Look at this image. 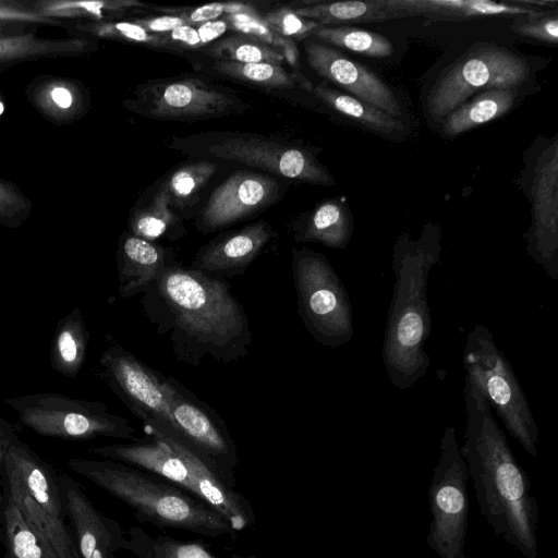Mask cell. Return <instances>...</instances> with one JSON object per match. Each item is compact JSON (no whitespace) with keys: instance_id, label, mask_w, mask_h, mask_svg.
Listing matches in <instances>:
<instances>
[{"instance_id":"1","label":"cell","mask_w":558,"mask_h":558,"mask_svg":"<svg viewBox=\"0 0 558 558\" xmlns=\"http://www.w3.org/2000/svg\"><path fill=\"white\" fill-rule=\"evenodd\" d=\"M143 293L144 312L167 336L178 361L229 364L248 354V317L226 279L173 262Z\"/></svg>"},{"instance_id":"2","label":"cell","mask_w":558,"mask_h":558,"mask_svg":"<svg viewBox=\"0 0 558 558\" xmlns=\"http://www.w3.org/2000/svg\"><path fill=\"white\" fill-rule=\"evenodd\" d=\"M463 397L465 432L459 451L473 481L481 514L496 536L526 558H536L538 511L529 477L488 402L468 377Z\"/></svg>"},{"instance_id":"3","label":"cell","mask_w":558,"mask_h":558,"mask_svg":"<svg viewBox=\"0 0 558 558\" xmlns=\"http://www.w3.org/2000/svg\"><path fill=\"white\" fill-rule=\"evenodd\" d=\"M439 256V239L434 232L424 231L417 241L404 234L395 245V286L381 354L388 379L398 389L412 387L430 364L424 348L432 328L427 286Z\"/></svg>"},{"instance_id":"4","label":"cell","mask_w":558,"mask_h":558,"mask_svg":"<svg viewBox=\"0 0 558 558\" xmlns=\"http://www.w3.org/2000/svg\"><path fill=\"white\" fill-rule=\"evenodd\" d=\"M68 465L129 506L138 523L211 538L236 533L209 505L145 470L110 459L71 458Z\"/></svg>"},{"instance_id":"5","label":"cell","mask_w":558,"mask_h":558,"mask_svg":"<svg viewBox=\"0 0 558 558\" xmlns=\"http://www.w3.org/2000/svg\"><path fill=\"white\" fill-rule=\"evenodd\" d=\"M149 439L89 448L102 459L120 461L174 484L219 512L239 533L252 527L256 514L250 501L228 487L196 456L179 444L157 434Z\"/></svg>"},{"instance_id":"6","label":"cell","mask_w":558,"mask_h":558,"mask_svg":"<svg viewBox=\"0 0 558 558\" xmlns=\"http://www.w3.org/2000/svg\"><path fill=\"white\" fill-rule=\"evenodd\" d=\"M1 470L7 481L8 499L44 542L51 557L80 558L65 524L68 512L59 476L50 465L17 440L7 450Z\"/></svg>"},{"instance_id":"7","label":"cell","mask_w":558,"mask_h":558,"mask_svg":"<svg viewBox=\"0 0 558 558\" xmlns=\"http://www.w3.org/2000/svg\"><path fill=\"white\" fill-rule=\"evenodd\" d=\"M466 376L482 392L507 432L532 457H537L538 427L506 355L492 331L476 324L468 333L462 355Z\"/></svg>"},{"instance_id":"8","label":"cell","mask_w":558,"mask_h":558,"mask_svg":"<svg viewBox=\"0 0 558 558\" xmlns=\"http://www.w3.org/2000/svg\"><path fill=\"white\" fill-rule=\"evenodd\" d=\"M3 403L16 413L22 425L41 436L68 440L106 437L130 442L143 439L129 420L99 401L38 392L5 397Z\"/></svg>"},{"instance_id":"9","label":"cell","mask_w":558,"mask_h":558,"mask_svg":"<svg viewBox=\"0 0 558 558\" xmlns=\"http://www.w3.org/2000/svg\"><path fill=\"white\" fill-rule=\"evenodd\" d=\"M291 265L298 314L308 333L325 347L348 343L354 333L351 300L326 256L293 248Z\"/></svg>"},{"instance_id":"10","label":"cell","mask_w":558,"mask_h":558,"mask_svg":"<svg viewBox=\"0 0 558 558\" xmlns=\"http://www.w3.org/2000/svg\"><path fill=\"white\" fill-rule=\"evenodd\" d=\"M173 143L177 149L191 155L238 161L313 184L335 183L328 170L308 150L263 135L211 131Z\"/></svg>"},{"instance_id":"11","label":"cell","mask_w":558,"mask_h":558,"mask_svg":"<svg viewBox=\"0 0 558 558\" xmlns=\"http://www.w3.org/2000/svg\"><path fill=\"white\" fill-rule=\"evenodd\" d=\"M468 466L459 451L453 426H447L439 446V458L428 488L432 513L426 543L438 558H466L469 519Z\"/></svg>"},{"instance_id":"12","label":"cell","mask_w":558,"mask_h":558,"mask_svg":"<svg viewBox=\"0 0 558 558\" xmlns=\"http://www.w3.org/2000/svg\"><path fill=\"white\" fill-rule=\"evenodd\" d=\"M99 364L104 381L143 422L146 434L180 441L169 407L168 376L149 367L111 339L104 347Z\"/></svg>"},{"instance_id":"13","label":"cell","mask_w":558,"mask_h":558,"mask_svg":"<svg viewBox=\"0 0 558 558\" xmlns=\"http://www.w3.org/2000/svg\"><path fill=\"white\" fill-rule=\"evenodd\" d=\"M529 74L526 60L508 48L493 44L475 46L452 63L434 85L428 112L441 122L475 92L518 88Z\"/></svg>"},{"instance_id":"14","label":"cell","mask_w":558,"mask_h":558,"mask_svg":"<svg viewBox=\"0 0 558 558\" xmlns=\"http://www.w3.org/2000/svg\"><path fill=\"white\" fill-rule=\"evenodd\" d=\"M123 105L147 118L172 121L208 120L247 109L231 89L192 75L148 81Z\"/></svg>"},{"instance_id":"15","label":"cell","mask_w":558,"mask_h":558,"mask_svg":"<svg viewBox=\"0 0 558 558\" xmlns=\"http://www.w3.org/2000/svg\"><path fill=\"white\" fill-rule=\"evenodd\" d=\"M169 407L180 435L177 444L196 456L228 487L235 489L240 459L222 418L172 377H169Z\"/></svg>"},{"instance_id":"16","label":"cell","mask_w":558,"mask_h":558,"mask_svg":"<svg viewBox=\"0 0 558 558\" xmlns=\"http://www.w3.org/2000/svg\"><path fill=\"white\" fill-rule=\"evenodd\" d=\"M539 158L531 182L532 225L526 253L554 281L558 279L557 142Z\"/></svg>"},{"instance_id":"17","label":"cell","mask_w":558,"mask_h":558,"mask_svg":"<svg viewBox=\"0 0 558 558\" xmlns=\"http://www.w3.org/2000/svg\"><path fill=\"white\" fill-rule=\"evenodd\" d=\"M279 193L280 184L270 175L235 172L210 194L201 211L198 228L208 233L233 225L269 206Z\"/></svg>"},{"instance_id":"18","label":"cell","mask_w":558,"mask_h":558,"mask_svg":"<svg viewBox=\"0 0 558 558\" xmlns=\"http://www.w3.org/2000/svg\"><path fill=\"white\" fill-rule=\"evenodd\" d=\"M303 47L308 65L319 76L393 118L401 114L393 92L368 68L312 37L303 39Z\"/></svg>"},{"instance_id":"19","label":"cell","mask_w":558,"mask_h":558,"mask_svg":"<svg viewBox=\"0 0 558 558\" xmlns=\"http://www.w3.org/2000/svg\"><path fill=\"white\" fill-rule=\"evenodd\" d=\"M59 484L71 519L80 558H116L129 541L119 523L99 512L83 489L65 475Z\"/></svg>"},{"instance_id":"20","label":"cell","mask_w":558,"mask_h":558,"mask_svg":"<svg viewBox=\"0 0 558 558\" xmlns=\"http://www.w3.org/2000/svg\"><path fill=\"white\" fill-rule=\"evenodd\" d=\"M275 236L268 222L250 223L204 245L189 268L220 279L240 276Z\"/></svg>"},{"instance_id":"21","label":"cell","mask_w":558,"mask_h":558,"mask_svg":"<svg viewBox=\"0 0 558 558\" xmlns=\"http://www.w3.org/2000/svg\"><path fill=\"white\" fill-rule=\"evenodd\" d=\"M25 99L47 122L63 126L83 119L92 108V96L80 80L43 74L33 77L25 87Z\"/></svg>"},{"instance_id":"22","label":"cell","mask_w":558,"mask_h":558,"mask_svg":"<svg viewBox=\"0 0 558 558\" xmlns=\"http://www.w3.org/2000/svg\"><path fill=\"white\" fill-rule=\"evenodd\" d=\"M173 262L174 257L166 247L124 232L117 251L120 295L130 298L143 293Z\"/></svg>"},{"instance_id":"23","label":"cell","mask_w":558,"mask_h":558,"mask_svg":"<svg viewBox=\"0 0 558 558\" xmlns=\"http://www.w3.org/2000/svg\"><path fill=\"white\" fill-rule=\"evenodd\" d=\"M393 19L424 15L433 21H459L487 15H525L539 10L536 7L485 0H385Z\"/></svg>"},{"instance_id":"24","label":"cell","mask_w":558,"mask_h":558,"mask_svg":"<svg viewBox=\"0 0 558 558\" xmlns=\"http://www.w3.org/2000/svg\"><path fill=\"white\" fill-rule=\"evenodd\" d=\"M99 41L85 37L48 38L38 34L0 37V75L14 65L94 53Z\"/></svg>"},{"instance_id":"25","label":"cell","mask_w":558,"mask_h":558,"mask_svg":"<svg viewBox=\"0 0 558 558\" xmlns=\"http://www.w3.org/2000/svg\"><path fill=\"white\" fill-rule=\"evenodd\" d=\"M295 242H315L330 248H344L352 235L353 225L347 206L337 199L320 203L293 228Z\"/></svg>"},{"instance_id":"26","label":"cell","mask_w":558,"mask_h":558,"mask_svg":"<svg viewBox=\"0 0 558 558\" xmlns=\"http://www.w3.org/2000/svg\"><path fill=\"white\" fill-rule=\"evenodd\" d=\"M89 331L78 307L61 318L50 345V366L66 378L74 379L87 355Z\"/></svg>"},{"instance_id":"27","label":"cell","mask_w":558,"mask_h":558,"mask_svg":"<svg viewBox=\"0 0 558 558\" xmlns=\"http://www.w3.org/2000/svg\"><path fill=\"white\" fill-rule=\"evenodd\" d=\"M518 96V88H493L464 102L442 119L444 134L454 137L507 113Z\"/></svg>"},{"instance_id":"28","label":"cell","mask_w":558,"mask_h":558,"mask_svg":"<svg viewBox=\"0 0 558 558\" xmlns=\"http://www.w3.org/2000/svg\"><path fill=\"white\" fill-rule=\"evenodd\" d=\"M131 558H222L214 555L203 544L183 542L166 534L151 535L140 524L126 532ZM229 558H257L256 555H233Z\"/></svg>"},{"instance_id":"29","label":"cell","mask_w":558,"mask_h":558,"mask_svg":"<svg viewBox=\"0 0 558 558\" xmlns=\"http://www.w3.org/2000/svg\"><path fill=\"white\" fill-rule=\"evenodd\" d=\"M40 14L64 22H106L122 15L125 10L143 7L134 0H28Z\"/></svg>"},{"instance_id":"30","label":"cell","mask_w":558,"mask_h":558,"mask_svg":"<svg viewBox=\"0 0 558 558\" xmlns=\"http://www.w3.org/2000/svg\"><path fill=\"white\" fill-rule=\"evenodd\" d=\"M294 13L303 19L315 21L324 26L341 23L378 22L393 19L385 0L345 2H303L294 8Z\"/></svg>"},{"instance_id":"31","label":"cell","mask_w":558,"mask_h":558,"mask_svg":"<svg viewBox=\"0 0 558 558\" xmlns=\"http://www.w3.org/2000/svg\"><path fill=\"white\" fill-rule=\"evenodd\" d=\"M311 92L329 108L372 131L392 134L404 130L400 120L351 95L332 89L325 83L312 87Z\"/></svg>"},{"instance_id":"32","label":"cell","mask_w":558,"mask_h":558,"mask_svg":"<svg viewBox=\"0 0 558 558\" xmlns=\"http://www.w3.org/2000/svg\"><path fill=\"white\" fill-rule=\"evenodd\" d=\"M310 36L373 58H387L393 52L392 44L384 35L349 25H320Z\"/></svg>"},{"instance_id":"33","label":"cell","mask_w":558,"mask_h":558,"mask_svg":"<svg viewBox=\"0 0 558 558\" xmlns=\"http://www.w3.org/2000/svg\"><path fill=\"white\" fill-rule=\"evenodd\" d=\"M63 29L71 37H85L96 40L102 38L158 48L169 47L161 35L148 33L136 23L128 21L66 22Z\"/></svg>"},{"instance_id":"34","label":"cell","mask_w":558,"mask_h":558,"mask_svg":"<svg viewBox=\"0 0 558 558\" xmlns=\"http://www.w3.org/2000/svg\"><path fill=\"white\" fill-rule=\"evenodd\" d=\"M171 203L170 193L163 183L147 205L133 210L129 220V232L150 242L166 236L178 222Z\"/></svg>"},{"instance_id":"35","label":"cell","mask_w":558,"mask_h":558,"mask_svg":"<svg viewBox=\"0 0 558 558\" xmlns=\"http://www.w3.org/2000/svg\"><path fill=\"white\" fill-rule=\"evenodd\" d=\"M199 50L215 60L240 63L265 62L282 65L286 61L283 54L270 46L240 34L227 36Z\"/></svg>"},{"instance_id":"36","label":"cell","mask_w":558,"mask_h":558,"mask_svg":"<svg viewBox=\"0 0 558 558\" xmlns=\"http://www.w3.org/2000/svg\"><path fill=\"white\" fill-rule=\"evenodd\" d=\"M213 70L223 76L266 88H293L295 80L283 65L215 60Z\"/></svg>"},{"instance_id":"37","label":"cell","mask_w":558,"mask_h":558,"mask_svg":"<svg viewBox=\"0 0 558 558\" xmlns=\"http://www.w3.org/2000/svg\"><path fill=\"white\" fill-rule=\"evenodd\" d=\"M65 23L40 14L28 0H0V37L36 34L45 26L63 28Z\"/></svg>"},{"instance_id":"38","label":"cell","mask_w":558,"mask_h":558,"mask_svg":"<svg viewBox=\"0 0 558 558\" xmlns=\"http://www.w3.org/2000/svg\"><path fill=\"white\" fill-rule=\"evenodd\" d=\"M3 522L11 558H52L44 542L9 499L3 509Z\"/></svg>"},{"instance_id":"39","label":"cell","mask_w":558,"mask_h":558,"mask_svg":"<svg viewBox=\"0 0 558 558\" xmlns=\"http://www.w3.org/2000/svg\"><path fill=\"white\" fill-rule=\"evenodd\" d=\"M217 170L210 161H196L178 168L166 183L171 202L185 207L195 202L198 192L206 185Z\"/></svg>"},{"instance_id":"40","label":"cell","mask_w":558,"mask_h":558,"mask_svg":"<svg viewBox=\"0 0 558 558\" xmlns=\"http://www.w3.org/2000/svg\"><path fill=\"white\" fill-rule=\"evenodd\" d=\"M230 27L243 35L257 39L274 49L284 51V59L292 65L298 63V49L291 39L284 38L270 29L254 11L248 13L231 14L226 19Z\"/></svg>"},{"instance_id":"41","label":"cell","mask_w":558,"mask_h":558,"mask_svg":"<svg viewBox=\"0 0 558 558\" xmlns=\"http://www.w3.org/2000/svg\"><path fill=\"white\" fill-rule=\"evenodd\" d=\"M33 210L32 199L12 181L0 178V227L16 229Z\"/></svg>"},{"instance_id":"42","label":"cell","mask_w":558,"mask_h":558,"mask_svg":"<svg viewBox=\"0 0 558 558\" xmlns=\"http://www.w3.org/2000/svg\"><path fill=\"white\" fill-rule=\"evenodd\" d=\"M511 29L518 35L555 45L558 43L557 10L518 15L511 24Z\"/></svg>"},{"instance_id":"43","label":"cell","mask_w":558,"mask_h":558,"mask_svg":"<svg viewBox=\"0 0 558 558\" xmlns=\"http://www.w3.org/2000/svg\"><path fill=\"white\" fill-rule=\"evenodd\" d=\"M262 20L270 29L288 39H305L320 26L319 23L303 19L296 15L293 9L286 7L268 12Z\"/></svg>"},{"instance_id":"44","label":"cell","mask_w":558,"mask_h":558,"mask_svg":"<svg viewBox=\"0 0 558 558\" xmlns=\"http://www.w3.org/2000/svg\"><path fill=\"white\" fill-rule=\"evenodd\" d=\"M163 12L168 14L172 13L173 15H178L183 19L187 25H198L205 22L215 21L223 13L228 14H239V13H248L254 11L252 8L243 4V3H208L201 7H196L192 10L183 9V10H173V9H162Z\"/></svg>"},{"instance_id":"45","label":"cell","mask_w":558,"mask_h":558,"mask_svg":"<svg viewBox=\"0 0 558 558\" xmlns=\"http://www.w3.org/2000/svg\"><path fill=\"white\" fill-rule=\"evenodd\" d=\"M148 33L161 35L177 27L187 25V23L178 15L166 14L155 17L135 19L133 21Z\"/></svg>"},{"instance_id":"46","label":"cell","mask_w":558,"mask_h":558,"mask_svg":"<svg viewBox=\"0 0 558 558\" xmlns=\"http://www.w3.org/2000/svg\"><path fill=\"white\" fill-rule=\"evenodd\" d=\"M163 39L170 45L175 44L187 49L199 50L203 47L199 35L194 25H183L168 33L161 34Z\"/></svg>"},{"instance_id":"47","label":"cell","mask_w":558,"mask_h":558,"mask_svg":"<svg viewBox=\"0 0 558 558\" xmlns=\"http://www.w3.org/2000/svg\"><path fill=\"white\" fill-rule=\"evenodd\" d=\"M196 26L201 41L204 45L213 44L214 40L223 35L230 27L226 19L205 22Z\"/></svg>"},{"instance_id":"48","label":"cell","mask_w":558,"mask_h":558,"mask_svg":"<svg viewBox=\"0 0 558 558\" xmlns=\"http://www.w3.org/2000/svg\"><path fill=\"white\" fill-rule=\"evenodd\" d=\"M20 440L14 426L0 416V470L9 447Z\"/></svg>"},{"instance_id":"49","label":"cell","mask_w":558,"mask_h":558,"mask_svg":"<svg viewBox=\"0 0 558 558\" xmlns=\"http://www.w3.org/2000/svg\"><path fill=\"white\" fill-rule=\"evenodd\" d=\"M4 109H5V102H4L3 95L0 90V118L2 117V114L4 112Z\"/></svg>"},{"instance_id":"50","label":"cell","mask_w":558,"mask_h":558,"mask_svg":"<svg viewBox=\"0 0 558 558\" xmlns=\"http://www.w3.org/2000/svg\"><path fill=\"white\" fill-rule=\"evenodd\" d=\"M3 509H4V507H3V501H2V495L0 492V514H2V515H3Z\"/></svg>"},{"instance_id":"51","label":"cell","mask_w":558,"mask_h":558,"mask_svg":"<svg viewBox=\"0 0 558 558\" xmlns=\"http://www.w3.org/2000/svg\"><path fill=\"white\" fill-rule=\"evenodd\" d=\"M0 311H1V304H0Z\"/></svg>"}]
</instances>
